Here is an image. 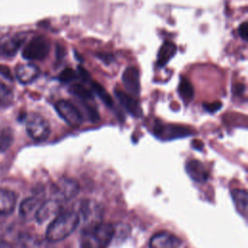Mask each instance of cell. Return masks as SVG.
<instances>
[{"label":"cell","instance_id":"cell-1","mask_svg":"<svg viewBox=\"0 0 248 248\" xmlns=\"http://www.w3.org/2000/svg\"><path fill=\"white\" fill-rule=\"evenodd\" d=\"M79 219V214L75 210L61 211L48 225L46 238L50 242L63 240L78 228Z\"/></svg>","mask_w":248,"mask_h":248},{"label":"cell","instance_id":"cell-2","mask_svg":"<svg viewBox=\"0 0 248 248\" xmlns=\"http://www.w3.org/2000/svg\"><path fill=\"white\" fill-rule=\"evenodd\" d=\"M114 235L111 224L98 222L86 225L80 236V248H107Z\"/></svg>","mask_w":248,"mask_h":248},{"label":"cell","instance_id":"cell-3","mask_svg":"<svg viewBox=\"0 0 248 248\" xmlns=\"http://www.w3.org/2000/svg\"><path fill=\"white\" fill-rule=\"evenodd\" d=\"M26 131L34 140L43 141L48 138L50 134V126L42 115L32 113L27 117Z\"/></svg>","mask_w":248,"mask_h":248},{"label":"cell","instance_id":"cell-4","mask_svg":"<svg viewBox=\"0 0 248 248\" xmlns=\"http://www.w3.org/2000/svg\"><path fill=\"white\" fill-rule=\"evenodd\" d=\"M55 109L58 115L70 126L78 127L82 121L83 116L78 108L67 100H59L55 103Z\"/></svg>","mask_w":248,"mask_h":248},{"label":"cell","instance_id":"cell-5","mask_svg":"<svg viewBox=\"0 0 248 248\" xmlns=\"http://www.w3.org/2000/svg\"><path fill=\"white\" fill-rule=\"evenodd\" d=\"M49 52V43L44 37L33 38L23 48L22 56L27 60H42Z\"/></svg>","mask_w":248,"mask_h":248},{"label":"cell","instance_id":"cell-6","mask_svg":"<svg viewBox=\"0 0 248 248\" xmlns=\"http://www.w3.org/2000/svg\"><path fill=\"white\" fill-rule=\"evenodd\" d=\"M154 134L156 137L168 140L178 138L187 137L193 134V131L187 127L180 125H172V124H158L154 127Z\"/></svg>","mask_w":248,"mask_h":248},{"label":"cell","instance_id":"cell-7","mask_svg":"<svg viewBox=\"0 0 248 248\" xmlns=\"http://www.w3.org/2000/svg\"><path fill=\"white\" fill-rule=\"evenodd\" d=\"M181 245V239L168 232H158L149 240L150 248H180Z\"/></svg>","mask_w":248,"mask_h":248},{"label":"cell","instance_id":"cell-8","mask_svg":"<svg viewBox=\"0 0 248 248\" xmlns=\"http://www.w3.org/2000/svg\"><path fill=\"white\" fill-rule=\"evenodd\" d=\"M61 208H62L61 202L56 199L45 202L43 204L39 206L38 210L35 213L37 222L44 223L49 220L50 218L55 217L62 211Z\"/></svg>","mask_w":248,"mask_h":248},{"label":"cell","instance_id":"cell-9","mask_svg":"<svg viewBox=\"0 0 248 248\" xmlns=\"http://www.w3.org/2000/svg\"><path fill=\"white\" fill-rule=\"evenodd\" d=\"M122 82L125 89L132 96H139L140 92V72L136 67H128L122 74Z\"/></svg>","mask_w":248,"mask_h":248},{"label":"cell","instance_id":"cell-10","mask_svg":"<svg viewBox=\"0 0 248 248\" xmlns=\"http://www.w3.org/2000/svg\"><path fill=\"white\" fill-rule=\"evenodd\" d=\"M56 196L58 201H69L75 198L78 191L79 186L78 182L71 178H61L55 186Z\"/></svg>","mask_w":248,"mask_h":248},{"label":"cell","instance_id":"cell-11","mask_svg":"<svg viewBox=\"0 0 248 248\" xmlns=\"http://www.w3.org/2000/svg\"><path fill=\"white\" fill-rule=\"evenodd\" d=\"M24 42V36L15 35V36H5L0 39V55L5 57L14 56L22 43Z\"/></svg>","mask_w":248,"mask_h":248},{"label":"cell","instance_id":"cell-12","mask_svg":"<svg viewBox=\"0 0 248 248\" xmlns=\"http://www.w3.org/2000/svg\"><path fill=\"white\" fill-rule=\"evenodd\" d=\"M114 94L119 101V103L122 105V107L126 109V111L133 115L134 117H140L141 116V108L139 104V102L132 96L127 94L124 91H121L119 89L114 90Z\"/></svg>","mask_w":248,"mask_h":248},{"label":"cell","instance_id":"cell-13","mask_svg":"<svg viewBox=\"0 0 248 248\" xmlns=\"http://www.w3.org/2000/svg\"><path fill=\"white\" fill-rule=\"evenodd\" d=\"M40 74V70L34 64H21L16 69V75L17 79L23 83H30L35 80Z\"/></svg>","mask_w":248,"mask_h":248},{"label":"cell","instance_id":"cell-14","mask_svg":"<svg viewBox=\"0 0 248 248\" xmlns=\"http://www.w3.org/2000/svg\"><path fill=\"white\" fill-rule=\"evenodd\" d=\"M16 197L14 192L0 188V215L11 214L16 206Z\"/></svg>","mask_w":248,"mask_h":248},{"label":"cell","instance_id":"cell-15","mask_svg":"<svg viewBox=\"0 0 248 248\" xmlns=\"http://www.w3.org/2000/svg\"><path fill=\"white\" fill-rule=\"evenodd\" d=\"M80 213L84 222L86 221V225L101 222L100 209L94 202H83L80 206Z\"/></svg>","mask_w":248,"mask_h":248},{"label":"cell","instance_id":"cell-16","mask_svg":"<svg viewBox=\"0 0 248 248\" xmlns=\"http://www.w3.org/2000/svg\"><path fill=\"white\" fill-rule=\"evenodd\" d=\"M186 171L193 180L198 182L206 180L208 176L204 166L198 160H190L186 164Z\"/></svg>","mask_w":248,"mask_h":248},{"label":"cell","instance_id":"cell-17","mask_svg":"<svg viewBox=\"0 0 248 248\" xmlns=\"http://www.w3.org/2000/svg\"><path fill=\"white\" fill-rule=\"evenodd\" d=\"M177 51L176 46L171 42H165L159 48L157 55V65L159 67H164L175 54Z\"/></svg>","mask_w":248,"mask_h":248},{"label":"cell","instance_id":"cell-18","mask_svg":"<svg viewBox=\"0 0 248 248\" xmlns=\"http://www.w3.org/2000/svg\"><path fill=\"white\" fill-rule=\"evenodd\" d=\"M232 198L238 211L245 217L248 207V194L245 190L234 189L232 191Z\"/></svg>","mask_w":248,"mask_h":248},{"label":"cell","instance_id":"cell-19","mask_svg":"<svg viewBox=\"0 0 248 248\" xmlns=\"http://www.w3.org/2000/svg\"><path fill=\"white\" fill-rule=\"evenodd\" d=\"M40 206V201L35 197H30L23 200L19 206V213L22 217H28L32 213H36Z\"/></svg>","mask_w":248,"mask_h":248},{"label":"cell","instance_id":"cell-20","mask_svg":"<svg viewBox=\"0 0 248 248\" xmlns=\"http://www.w3.org/2000/svg\"><path fill=\"white\" fill-rule=\"evenodd\" d=\"M178 92H179L181 99L186 103L192 101V99L194 98V94H195L194 87H193L192 83L185 78H181V79H180L179 86H178Z\"/></svg>","mask_w":248,"mask_h":248},{"label":"cell","instance_id":"cell-21","mask_svg":"<svg viewBox=\"0 0 248 248\" xmlns=\"http://www.w3.org/2000/svg\"><path fill=\"white\" fill-rule=\"evenodd\" d=\"M69 92L72 95L78 97V99H80V100H82L84 102L85 101H91L94 98L93 97V93L89 89L85 88L83 85H81L79 83L72 84L70 86V88H69Z\"/></svg>","mask_w":248,"mask_h":248},{"label":"cell","instance_id":"cell-22","mask_svg":"<svg viewBox=\"0 0 248 248\" xmlns=\"http://www.w3.org/2000/svg\"><path fill=\"white\" fill-rule=\"evenodd\" d=\"M91 87L93 89V91L97 94V96L102 100V102L109 108L113 107V100L110 97V95L106 91V89L98 82L96 81H92L91 82Z\"/></svg>","mask_w":248,"mask_h":248},{"label":"cell","instance_id":"cell-23","mask_svg":"<svg viewBox=\"0 0 248 248\" xmlns=\"http://www.w3.org/2000/svg\"><path fill=\"white\" fill-rule=\"evenodd\" d=\"M13 141V133L8 128L0 129V151L6 150Z\"/></svg>","mask_w":248,"mask_h":248},{"label":"cell","instance_id":"cell-24","mask_svg":"<svg viewBox=\"0 0 248 248\" xmlns=\"http://www.w3.org/2000/svg\"><path fill=\"white\" fill-rule=\"evenodd\" d=\"M12 99H13L12 91L5 83L0 81V104L7 105L12 102Z\"/></svg>","mask_w":248,"mask_h":248},{"label":"cell","instance_id":"cell-25","mask_svg":"<svg viewBox=\"0 0 248 248\" xmlns=\"http://www.w3.org/2000/svg\"><path fill=\"white\" fill-rule=\"evenodd\" d=\"M82 108L85 110L89 121L96 123L100 120V115L98 113V110L93 106H90V105L86 104L84 101H82Z\"/></svg>","mask_w":248,"mask_h":248},{"label":"cell","instance_id":"cell-26","mask_svg":"<svg viewBox=\"0 0 248 248\" xmlns=\"http://www.w3.org/2000/svg\"><path fill=\"white\" fill-rule=\"evenodd\" d=\"M77 78V74L76 72L71 69V68H65L59 75V80L61 82H64V83H67V82H70L72 80H74L75 78Z\"/></svg>","mask_w":248,"mask_h":248},{"label":"cell","instance_id":"cell-27","mask_svg":"<svg viewBox=\"0 0 248 248\" xmlns=\"http://www.w3.org/2000/svg\"><path fill=\"white\" fill-rule=\"evenodd\" d=\"M222 108V103L219 101L213 102V103H204L203 104V108L208 111V112H215L219 110Z\"/></svg>","mask_w":248,"mask_h":248},{"label":"cell","instance_id":"cell-28","mask_svg":"<svg viewBox=\"0 0 248 248\" xmlns=\"http://www.w3.org/2000/svg\"><path fill=\"white\" fill-rule=\"evenodd\" d=\"M238 34L243 41H245V42L247 41V39H248V24L246 21H244L243 23H241L239 25Z\"/></svg>","mask_w":248,"mask_h":248},{"label":"cell","instance_id":"cell-29","mask_svg":"<svg viewBox=\"0 0 248 248\" xmlns=\"http://www.w3.org/2000/svg\"><path fill=\"white\" fill-rule=\"evenodd\" d=\"M0 75L2 77H4L6 79L8 80H13V76L11 74V71L10 69L7 67V66H3V65H0Z\"/></svg>","mask_w":248,"mask_h":248},{"label":"cell","instance_id":"cell-30","mask_svg":"<svg viewBox=\"0 0 248 248\" xmlns=\"http://www.w3.org/2000/svg\"><path fill=\"white\" fill-rule=\"evenodd\" d=\"M78 76L81 78V79H82L83 81H88V80H90V78H91L89 73H88L84 68H82L81 66H78Z\"/></svg>","mask_w":248,"mask_h":248},{"label":"cell","instance_id":"cell-31","mask_svg":"<svg viewBox=\"0 0 248 248\" xmlns=\"http://www.w3.org/2000/svg\"><path fill=\"white\" fill-rule=\"evenodd\" d=\"M245 91V85L243 83H236L232 87V92L236 96H241Z\"/></svg>","mask_w":248,"mask_h":248},{"label":"cell","instance_id":"cell-32","mask_svg":"<svg viewBox=\"0 0 248 248\" xmlns=\"http://www.w3.org/2000/svg\"><path fill=\"white\" fill-rule=\"evenodd\" d=\"M99 57H100V59L106 61L107 63H110V61L113 60V56L110 55V54H108V53H107V54L101 53V54H99Z\"/></svg>","mask_w":248,"mask_h":248},{"label":"cell","instance_id":"cell-33","mask_svg":"<svg viewBox=\"0 0 248 248\" xmlns=\"http://www.w3.org/2000/svg\"><path fill=\"white\" fill-rule=\"evenodd\" d=\"M193 146H194L195 148H197V149H201V148L202 147V142L200 141V140H196L193 141Z\"/></svg>","mask_w":248,"mask_h":248},{"label":"cell","instance_id":"cell-34","mask_svg":"<svg viewBox=\"0 0 248 248\" xmlns=\"http://www.w3.org/2000/svg\"><path fill=\"white\" fill-rule=\"evenodd\" d=\"M0 248H13V247L8 242L0 239Z\"/></svg>","mask_w":248,"mask_h":248}]
</instances>
